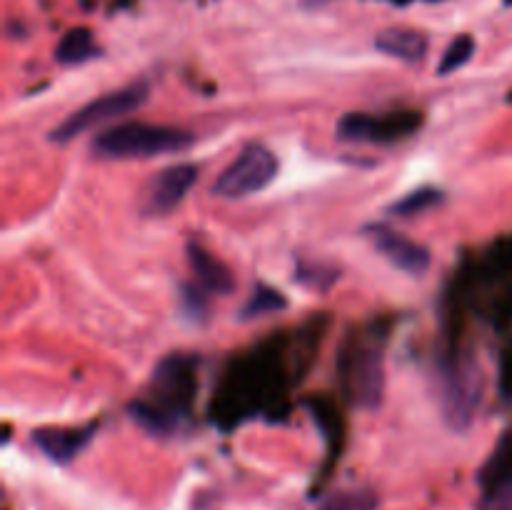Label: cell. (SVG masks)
Instances as JSON below:
<instances>
[{"label": "cell", "instance_id": "2e32d148", "mask_svg": "<svg viewBox=\"0 0 512 510\" xmlns=\"http://www.w3.org/2000/svg\"><path fill=\"white\" fill-rule=\"evenodd\" d=\"M280 308H285L283 293H278L270 285H255V290L250 293L248 303L243 308V318H258V315L275 313Z\"/></svg>", "mask_w": 512, "mask_h": 510}, {"label": "cell", "instance_id": "ac0fdd59", "mask_svg": "<svg viewBox=\"0 0 512 510\" xmlns=\"http://www.w3.org/2000/svg\"><path fill=\"white\" fill-rule=\"evenodd\" d=\"M183 293L185 313L193 315V318L205 315V290L200 285H183Z\"/></svg>", "mask_w": 512, "mask_h": 510}, {"label": "cell", "instance_id": "8fae6325", "mask_svg": "<svg viewBox=\"0 0 512 510\" xmlns=\"http://www.w3.org/2000/svg\"><path fill=\"white\" fill-rule=\"evenodd\" d=\"M375 48L390 58L405 60V63H420L428 53V38L425 33L413 28H388L375 38Z\"/></svg>", "mask_w": 512, "mask_h": 510}, {"label": "cell", "instance_id": "9a60e30c", "mask_svg": "<svg viewBox=\"0 0 512 510\" xmlns=\"http://www.w3.org/2000/svg\"><path fill=\"white\" fill-rule=\"evenodd\" d=\"M443 200V193L438 188H418L413 190L410 195H405L403 200L390 205V213L393 215H403V218H413V215L425 213V210L435 208V205Z\"/></svg>", "mask_w": 512, "mask_h": 510}, {"label": "cell", "instance_id": "9c48e42d", "mask_svg": "<svg viewBox=\"0 0 512 510\" xmlns=\"http://www.w3.org/2000/svg\"><path fill=\"white\" fill-rule=\"evenodd\" d=\"M93 438V428H40L33 443L55 463H70Z\"/></svg>", "mask_w": 512, "mask_h": 510}, {"label": "cell", "instance_id": "6da1fadb", "mask_svg": "<svg viewBox=\"0 0 512 510\" xmlns=\"http://www.w3.org/2000/svg\"><path fill=\"white\" fill-rule=\"evenodd\" d=\"M195 143L193 133L175 125L145 123V120H128V123L110 125L93 138V153L108 160L128 158H155V155L183 153Z\"/></svg>", "mask_w": 512, "mask_h": 510}, {"label": "cell", "instance_id": "d6986e66", "mask_svg": "<svg viewBox=\"0 0 512 510\" xmlns=\"http://www.w3.org/2000/svg\"><path fill=\"white\" fill-rule=\"evenodd\" d=\"M478 510H512V490H488L480 495Z\"/></svg>", "mask_w": 512, "mask_h": 510}, {"label": "cell", "instance_id": "ba28073f", "mask_svg": "<svg viewBox=\"0 0 512 510\" xmlns=\"http://www.w3.org/2000/svg\"><path fill=\"white\" fill-rule=\"evenodd\" d=\"M418 120L400 115V118H375L365 113H350L338 123V135L343 140L355 143H388V140L403 138V133H413Z\"/></svg>", "mask_w": 512, "mask_h": 510}, {"label": "cell", "instance_id": "30bf717a", "mask_svg": "<svg viewBox=\"0 0 512 510\" xmlns=\"http://www.w3.org/2000/svg\"><path fill=\"white\" fill-rule=\"evenodd\" d=\"M188 263L195 275V283H198L205 293L225 295L235 288L233 273L228 270V265H223L218 258H213L203 245H188Z\"/></svg>", "mask_w": 512, "mask_h": 510}, {"label": "cell", "instance_id": "52a82bcc", "mask_svg": "<svg viewBox=\"0 0 512 510\" xmlns=\"http://www.w3.org/2000/svg\"><path fill=\"white\" fill-rule=\"evenodd\" d=\"M345 373H348L345 378H348V388L355 403H360L363 408H378L385 390L383 353L378 348L355 350L345 365Z\"/></svg>", "mask_w": 512, "mask_h": 510}, {"label": "cell", "instance_id": "3957f363", "mask_svg": "<svg viewBox=\"0 0 512 510\" xmlns=\"http://www.w3.org/2000/svg\"><path fill=\"white\" fill-rule=\"evenodd\" d=\"M278 175V158L265 145H245L238 158L218 175L213 195L225 200H240L268 188Z\"/></svg>", "mask_w": 512, "mask_h": 510}, {"label": "cell", "instance_id": "5b68a950", "mask_svg": "<svg viewBox=\"0 0 512 510\" xmlns=\"http://www.w3.org/2000/svg\"><path fill=\"white\" fill-rule=\"evenodd\" d=\"M200 170L195 163H175L153 175L143 193V210L148 215H168L193 190Z\"/></svg>", "mask_w": 512, "mask_h": 510}, {"label": "cell", "instance_id": "e0dca14e", "mask_svg": "<svg viewBox=\"0 0 512 510\" xmlns=\"http://www.w3.org/2000/svg\"><path fill=\"white\" fill-rule=\"evenodd\" d=\"M473 53H475V40L470 38V35H458V38L448 45V50H445L443 60H440L438 65V73L440 75L455 73V70H460L463 65L470 63Z\"/></svg>", "mask_w": 512, "mask_h": 510}, {"label": "cell", "instance_id": "277c9868", "mask_svg": "<svg viewBox=\"0 0 512 510\" xmlns=\"http://www.w3.org/2000/svg\"><path fill=\"white\" fill-rule=\"evenodd\" d=\"M440 400H443V413L450 428H468L480 403V373L470 360L455 363L453 368L445 370Z\"/></svg>", "mask_w": 512, "mask_h": 510}, {"label": "cell", "instance_id": "4fadbf2b", "mask_svg": "<svg viewBox=\"0 0 512 510\" xmlns=\"http://www.w3.org/2000/svg\"><path fill=\"white\" fill-rule=\"evenodd\" d=\"M98 45H95L93 33L88 28H73L60 38L58 48H55V58L63 65H80L88 60L98 58Z\"/></svg>", "mask_w": 512, "mask_h": 510}, {"label": "cell", "instance_id": "5bb4252c", "mask_svg": "<svg viewBox=\"0 0 512 510\" xmlns=\"http://www.w3.org/2000/svg\"><path fill=\"white\" fill-rule=\"evenodd\" d=\"M318 510H378V495L368 488L338 490L328 495Z\"/></svg>", "mask_w": 512, "mask_h": 510}, {"label": "cell", "instance_id": "7c38bea8", "mask_svg": "<svg viewBox=\"0 0 512 510\" xmlns=\"http://www.w3.org/2000/svg\"><path fill=\"white\" fill-rule=\"evenodd\" d=\"M480 488L488 490H512V435H505L495 453L480 470Z\"/></svg>", "mask_w": 512, "mask_h": 510}, {"label": "cell", "instance_id": "8992f818", "mask_svg": "<svg viewBox=\"0 0 512 510\" xmlns=\"http://www.w3.org/2000/svg\"><path fill=\"white\" fill-rule=\"evenodd\" d=\"M365 235H368L370 243L378 248V253H383L398 270L415 275V278L428 273L430 250L425 248V245L415 243L408 235H403L400 230L383 223L368 225V228H365Z\"/></svg>", "mask_w": 512, "mask_h": 510}, {"label": "cell", "instance_id": "7a4b0ae2", "mask_svg": "<svg viewBox=\"0 0 512 510\" xmlns=\"http://www.w3.org/2000/svg\"><path fill=\"white\" fill-rule=\"evenodd\" d=\"M148 93L150 85L145 80H135V83L123 85V88L98 95L90 103H85L83 108L70 113L63 123L55 125L53 133H50V140L53 143H70V140L80 138L83 133L108 123V120L133 113V110H138L148 100Z\"/></svg>", "mask_w": 512, "mask_h": 510}]
</instances>
